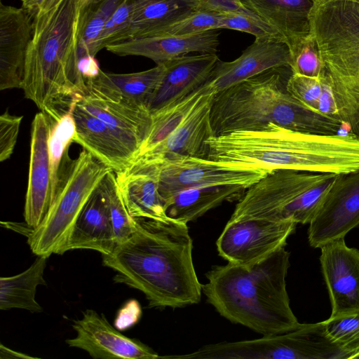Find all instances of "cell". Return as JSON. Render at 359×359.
Returning a JSON list of instances; mask_svg holds the SVG:
<instances>
[{"label":"cell","instance_id":"7c38bea8","mask_svg":"<svg viewBox=\"0 0 359 359\" xmlns=\"http://www.w3.org/2000/svg\"><path fill=\"white\" fill-rule=\"evenodd\" d=\"M309 224L308 240L314 248L359 226V171L337 175Z\"/></svg>","mask_w":359,"mask_h":359},{"label":"cell","instance_id":"836d02e7","mask_svg":"<svg viewBox=\"0 0 359 359\" xmlns=\"http://www.w3.org/2000/svg\"><path fill=\"white\" fill-rule=\"evenodd\" d=\"M337 175L326 176L302 193L283 212L280 220H290L296 224H309L319 208Z\"/></svg>","mask_w":359,"mask_h":359},{"label":"cell","instance_id":"2e32d148","mask_svg":"<svg viewBox=\"0 0 359 359\" xmlns=\"http://www.w3.org/2000/svg\"><path fill=\"white\" fill-rule=\"evenodd\" d=\"M291 54L287 44L277 38L255 39L236 60H220L206 85L217 93L268 69L290 67Z\"/></svg>","mask_w":359,"mask_h":359},{"label":"cell","instance_id":"83f0119b","mask_svg":"<svg viewBox=\"0 0 359 359\" xmlns=\"http://www.w3.org/2000/svg\"><path fill=\"white\" fill-rule=\"evenodd\" d=\"M74 106L57 121H51L48 152L53 203L64 183L72 163L69 159L68 151L70 144L74 142L76 138V125L72 114Z\"/></svg>","mask_w":359,"mask_h":359},{"label":"cell","instance_id":"7dc6e473","mask_svg":"<svg viewBox=\"0 0 359 359\" xmlns=\"http://www.w3.org/2000/svg\"><path fill=\"white\" fill-rule=\"evenodd\" d=\"M351 359H359V351L353 354Z\"/></svg>","mask_w":359,"mask_h":359},{"label":"cell","instance_id":"5b68a950","mask_svg":"<svg viewBox=\"0 0 359 359\" xmlns=\"http://www.w3.org/2000/svg\"><path fill=\"white\" fill-rule=\"evenodd\" d=\"M290 67L264 71L215 94L210 109L212 136L257 129L271 122L302 133L332 135L344 123L294 98L286 84Z\"/></svg>","mask_w":359,"mask_h":359},{"label":"cell","instance_id":"7402d4cb","mask_svg":"<svg viewBox=\"0 0 359 359\" xmlns=\"http://www.w3.org/2000/svg\"><path fill=\"white\" fill-rule=\"evenodd\" d=\"M275 29L290 50L312 34V14L318 0H237Z\"/></svg>","mask_w":359,"mask_h":359},{"label":"cell","instance_id":"cb8c5ba5","mask_svg":"<svg viewBox=\"0 0 359 359\" xmlns=\"http://www.w3.org/2000/svg\"><path fill=\"white\" fill-rule=\"evenodd\" d=\"M116 245L107 206L97 187L79 215L58 255L77 249L93 250L107 255Z\"/></svg>","mask_w":359,"mask_h":359},{"label":"cell","instance_id":"8fae6325","mask_svg":"<svg viewBox=\"0 0 359 359\" xmlns=\"http://www.w3.org/2000/svg\"><path fill=\"white\" fill-rule=\"evenodd\" d=\"M328 173L278 170L248 188L230 217L280 220L284 210L302 193L323 180Z\"/></svg>","mask_w":359,"mask_h":359},{"label":"cell","instance_id":"681fc988","mask_svg":"<svg viewBox=\"0 0 359 359\" xmlns=\"http://www.w3.org/2000/svg\"><path fill=\"white\" fill-rule=\"evenodd\" d=\"M100 1V0H94L91 4H93V3H95V2H97V1Z\"/></svg>","mask_w":359,"mask_h":359},{"label":"cell","instance_id":"60d3db41","mask_svg":"<svg viewBox=\"0 0 359 359\" xmlns=\"http://www.w3.org/2000/svg\"><path fill=\"white\" fill-rule=\"evenodd\" d=\"M196 11L217 13L240 12L255 16L252 13L244 8L237 0H196Z\"/></svg>","mask_w":359,"mask_h":359},{"label":"cell","instance_id":"f546056e","mask_svg":"<svg viewBox=\"0 0 359 359\" xmlns=\"http://www.w3.org/2000/svg\"><path fill=\"white\" fill-rule=\"evenodd\" d=\"M286 88L294 98L310 109L339 118L326 72L319 77L292 73L287 79Z\"/></svg>","mask_w":359,"mask_h":359},{"label":"cell","instance_id":"4316f807","mask_svg":"<svg viewBox=\"0 0 359 359\" xmlns=\"http://www.w3.org/2000/svg\"><path fill=\"white\" fill-rule=\"evenodd\" d=\"M46 257L37 256L25 271L13 276L0 278V309H25L40 313L43 308L36 300V288L46 285L44 271Z\"/></svg>","mask_w":359,"mask_h":359},{"label":"cell","instance_id":"b9f144b4","mask_svg":"<svg viewBox=\"0 0 359 359\" xmlns=\"http://www.w3.org/2000/svg\"><path fill=\"white\" fill-rule=\"evenodd\" d=\"M77 69L85 82L96 78L101 72L95 57L90 55H84L78 59Z\"/></svg>","mask_w":359,"mask_h":359},{"label":"cell","instance_id":"7bdbcfd3","mask_svg":"<svg viewBox=\"0 0 359 359\" xmlns=\"http://www.w3.org/2000/svg\"><path fill=\"white\" fill-rule=\"evenodd\" d=\"M22 7L35 15L49 0H21Z\"/></svg>","mask_w":359,"mask_h":359},{"label":"cell","instance_id":"e0dca14e","mask_svg":"<svg viewBox=\"0 0 359 359\" xmlns=\"http://www.w3.org/2000/svg\"><path fill=\"white\" fill-rule=\"evenodd\" d=\"M34 15L0 3V89L22 88Z\"/></svg>","mask_w":359,"mask_h":359},{"label":"cell","instance_id":"ab89813d","mask_svg":"<svg viewBox=\"0 0 359 359\" xmlns=\"http://www.w3.org/2000/svg\"><path fill=\"white\" fill-rule=\"evenodd\" d=\"M22 116L12 115L8 110L0 116V161L8 159L13 154L20 130Z\"/></svg>","mask_w":359,"mask_h":359},{"label":"cell","instance_id":"f907efd6","mask_svg":"<svg viewBox=\"0 0 359 359\" xmlns=\"http://www.w3.org/2000/svg\"></svg>","mask_w":359,"mask_h":359},{"label":"cell","instance_id":"bcb514c9","mask_svg":"<svg viewBox=\"0 0 359 359\" xmlns=\"http://www.w3.org/2000/svg\"><path fill=\"white\" fill-rule=\"evenodd\" d=\"M94 0H81L83 8L90 4Z\"/></svg>","mask_w":359,"mask_h":359},{"label":"cell","instance_id":"d590c367","mask_svg":"<svg viewBox=\"0 0 359 359\" xmlns=\"http://www.w3.org/2000/svg\"><path fill=\"white\" fill-rule=\"evenodd\" d=\"M325 331L348 359L359 351V313L337 318H329L323 321Z\"/></svg>","mask_w":359,"mask_h":359},{"label":"cell","instance_id":"4fadbf2b","mask_svg":"<svg viewBox=\"0 0 359 359\" xmlns=\"http://www.w3.org/2000/svg\"><path fill=\"white\" fill-rule=\"evenodd\" d=\"M320 249L332 306L330 318L359 313V250L348 247L344 238L329 241Z\"/></svg>","mask_w":359,"mask_h":359},{"label":"cell","instance_id":"e575fe53","mask_svg":"<svg viewBox=\"0 0 359 359\" xmlns=\"http://www.w3.org/2000/svg\"><path fill=\"white\" fill-rule=\"evenodd\" d=\"M290 50V67L293 74L319 77L325 73V65L313 32Z\"/></svg>","mask_w":359,"mask_h":359},{"label":"cell","instance_id":"f6af8a7d","mask_svg":"<svg viewBox=\"0 0 359 359\" xmlns=\"http://www.w3.org/2000/svg\"><path fill=\"white\" fill-rule=\"evenodd\" d=\"M61 1L62 0H49L46 4L44 7L40 11H39L38 13H43V12H46V11L50 10L53 7L57 6Z\"/></svg>","mask_w":359,"mask_h":359},{"label":"cell","instance_id":"6da1fadb","mask_svg":"<svg viewBox=\"0 0 359 359\" xmlns=\"http://www.w3.org/2000/svg\"><path fill=\"white\" fill-rule=\"evenodd\" d=\"M192 252L187 223L139 219L133 234L102 258L116 272L114 281L142 292L149 307L176 309L201 299Z\"/></svg>","mask_w":359,"mask_h":359},{"label":"cell","instance_id":"277c9868","mask_svg":"<svg viewBox=\"0 0 359 359\" xmlns=\"http://www.w3.org/2000/svg\"><path fill=\"white\" fill-rule=\"evenodd\" d=\"M290 252L283 247L249 266L227 263L206 273L202 291L220 316L262 336L300 325L290 305L286 276Z\"/></svg>","mask_w":359,"mask_h":359},{"label":"cell","instance_id":"8d00e7d4","mask_svg":"<svg viewBox=\"0 0 359 359\" xmlns=\"http://www.w3.org/2000/svg\"><path fill=\"white\" fill-rule=\"evenodd\" d=\"M132 13L131 0H125L106 22L93 46L91 55L95 56L107 46L128 39Z\"/></svg>","mask_w":359,"mask_h":359},{"label":"cell","instance_id":"ac0fdd59","mask_svg":"<svg viewBox=\"0 0 359 359\" xmlns=\"http://www.w3.org/2000/svg\"><path fill=\"white\" fill-rule=\"evenodd\" d=\"M215 94L210 89L206 92L165 140L136 156L132 163L154 162L172 154L206 158V142L212 136L210 116Z\"/></svg>","mask_w":359,"mask_h":359},{"label":"cell","instance_id":"f1b7e54d","mask_svg":"<svg viewBox=\"0 0 359 359\" xmlns=\"http://www.w3.org/2000/svg\"><path fill=\"white\" fill-rule=\"evenodd\" d=\"M209 90L205 83L191 94L152 112L150 130L136 156L165 140Z\"/></svg>","mask_w":359,"mask_h":359},{"label":"cell","instance_id":"ba28073f","mask_svg":"<svg viewBox=\"0 0 359 359\" xmlns=\"http://www.w3.org/2000/svg\"><path fill=\"white\" fill-rule=\"evenodd\" d=\"M77 102L114 130L136 157L152 122L147 104L124 95L102 70L96 78L86 81Z\"/></svg>","mask_w":359,"mask_h":359},{"label":"cell","instance_id":"ee69618b","mask_svg":"<svg viewBox=\"0 0 359 359\" xmlns=\"http://www.w3.org/2000/svg\"><path fill=\"white\" fill-rule=\"evenodd\" d=\"M1 358H34L15 351H13L1 344L0 346Z\"/></svg>","mask_w":359,"mask_h":359},{"label":"cell","instance_id":"9c48e42d","mask_svg":"<svg viewBox=\"0 0 359 359\" xmlns=\"http://www.w3.org/2000/svg\"><path fill=\"white\" fill-rule=\"evenodd\" d=\"M153 163L158 167V191L164 203L187 189L238 185L246 189L266 176L264 170L231 165L207 158L172 154Z\"/></svg>","mask_w":359,"mask_h":359},{"label":"cell","instance_id":"7a4b0ae2","mask_svg":"<svg viewBox=\"0 0 359 359\" xmlns=\"http://www.w3.org/2000/svg\"><path fill=\"white\" fill-rule=\"evenodd\" d=\"M207 158L264 170L346 174L359 170V137L296 131L269 122L255 130L212 136Z\"/></svg>","mask_w":359,"mask_h":359},{"label":"cell","instance_id":"30bf717a","mask_svg":"<svg viewBox=\"0 0 359 359\" xmlns=\"http://www.w3.org/2000/svg\"><path fill=\"white\" fill-rule=\"evenodd\" d=\"M297 224L290 220L229 219L216 241L218 254L230 264H254L285 247Z\"/></svg>","mask_w":359,"mask_h":359},{"label":"cell","instance_id":"d6986e66","mask_svg":"<svg viewBox=\"0 0 359 359\" xmlns=\"http://www.w3.org/2000/svg\"><path fill=\"white\" fill-rule=\"evenodd\" d=\"M219 59L216 53L183 55L164 62L163 77L147 106L151 113L203 87Z\"/></svg>","mask_w":359,"mask_h":359},{"label":"cell","instance_id":"74e56055","mask_svg":"<svg viewBox=\"0 0 359 359\" xmlns=\"http://www.w3.org/2000/svg\"><path fill=\"white\" fill-rule=\"evenodd\" d=\"M219 14L212 11H196L152 36H188L217 30L219 29Z\"/></svg>","mask_w":359,"mask_h":359},{"label":"cell","instance_id":"52a82bcc","mask_svg":"<svg viewBox=\"0 0 359 359\" xmlns=\"http://www.w3.org/2000/svg\"><path fill=\"white\" fill-rule=\"evenodd\" d=\"M112 170L83 149L69 172L46 217L26 235L32 252L48 257L59 254L85 205Z\"/></svg>","mask_w":359,"mask_h":359},{"label":"cell","instance_id":"484cf974","mask_svg":"<svg viewBox=\"0 0 359 359\" xmlns=\"http://www.w3.org/2000/svg\"><path fill=\"white\" fill-rule=\"evenodd\" d=\"M130 39L149 36L196 11V0H131Z\"/></svg>","mask_w":359,"mask_h":359},{"label":"cell","instance_id":"3957f363","mask_svg":"<svg viewBox=\"0 0 359 359\" xmlns=\"http://www.w3.org/2000/svg\"><path fill=\"white\" fill-rule=\"evenodd\" d=\"M81 0H62L34 15L22 86L51 121L81 99L86 82L77 69Z\"/></svg>","mask_w":359,"mask_h":359},{"label":"cell","instance_id":"9a60e30c","mask_svg":"<svg viewBox=\"0 0 359 359\" xmlns=\"http://www.w3.org/2000/svg\"><path fill=\"white\" fill-rule=\"evenodd\" d=\"M52 128L43 112L36 114L31 130L28 184L24 208L25 224L29 229L39 226L53 203L48 140Z\"/></svg>","mask_w":359,"mask_h":359},{"label":"cell","instance_id":"603a6c76","mask_svg":"<svg viewBox=\"0 0 359 359\" xmlns=\"http://www.w3.org/2000/svg\"><path fill=\"white\" fill-rule=\"evenodd\" d=\"M76 125L74 143L80 144L114 172L128 168L135 158L118 135L104 121L76 102L72 110Z\"/></svg>","mask_w":359,"mask_h":359},{"label":"cell","instance_id":"c3c4849f","mask_svg":"<svg viewBox=\"0 0 359 359\" xmlns=\"http://www.w3.org/2000/svg\"><path fill=\"white\" fill-rule=\"evenodd\" d=\"M342 1H351V2H355L357 4H359V0H342Z\"/></svg>","mask_w":359,"mask_h":359},{"label":"cell","instance_id":"d6a6232c","mask_svg":"<svg viewBox=\"0 0 359 359\" xmlns=\"http://www.w3.org/2000/svg\"><path fill=\"white\" fill-rule=\"evenodd\" d=\"M163 63L135 73H107L112 82L130 99L147 104L158 87L164 73Z\"/></svg>","mask_w":359,"mask_h":359},{"label":"cell","instance_id":"8992f818","mask_svg":"<svg viewBox=\"0 0 359 359\" xmlns=\"http://www.w3.org/2000/svg\"><path fill=\"white\" fill-rule=\"evenodd\" d=\"M311 22L336 102L359 112V4L318 0Z\"/></svg>","mask_w":359,"mask_h":359},{"label":"cell","instance_id":"d4e9b609","mask_svg":"<svg viewBox=\"0 0 359 359\" xmlns=\"http://www.w3.org/2000/svg\"><path fill=\"white\" fill-rule=\"evenodd\" d=\"M247 189L238 185H206L184 189L165 202L167 215L188 224L224 201L240 199Z\"/></svg>","mask_w":359,"mask_h":359},{"label":"cell","instance_id":"1f68e13d","mask_svg":"<svg viewBox=\"0 0 359 359\" xmlns=\"http://www.w3.org/2000/svg\"><path fill=\"white\" fill-rule=\"evenodd\" d=\"M124 1L100 0L83 8L80 24L78 59L84 55H91L93 46L106 22Z\"/></svg>","mask_w":359,"mask_h":359},{"label":"cell","instance_id":"44dd1931","mask_svg":"<svg viewBox=\"0 0 359 359\" xmlns=\"http://www.w3.org/2000/svg\"><path fill=\"white\" fill-rule=\"evenodd\" d=\"M115 174L126 208L133 217L160 221L170 218L158 191L156 164L133 162Z\"/></svg>","mask_w":359,"mask_h":359},{"label":"cell","instance_id":"f35d334b","mask_svg":"<svg viewBox=\"0 0 359 359\" xmlns=\"http://www.w3.org/2000/svg\"><path fill=\"white\" fill-rule=\"evenodd\" d=\"M219 29L246 32L253 35L255 39L277 38L284 41L269 25L253 15L240 12L219 13Z\"/></svg>","mask_w":359,"mask_h":359},{"label":"cell","instance_id":"ffe728a7","mask_svg":"<svg viewBox=\"0 0 359 359\" xmlns=\"http://www.w3.org/2000/svg\"><path fill=\"white\" fill-rule=\"evenodd\" d=\"M218 36L216 30L188 36H150L130 39L106 49L119 56H143L158 65L190 53H216Z\"/></svg>","mask_w":359,"mask_h":359},{"label":"cell","instance_id":"5bb4252c","mask_svg":"<svg viewBox=\"0 0 359 359\" xmlns=\"http://www.w3.org/2000/svg\"><path fill=\"white\" fill-rule=\"evenodd\" d=\"M76 335L65 341L69 347L86 351L95 359H156L160 356L141 341L116 330L105 316L93 309L74 320Z\"/></svg>","mask_w":359,"mask_h":359},{"label":"cell","instance_id":"4dcf8cb0","mask_svg":"<svg viewBox=\"0 0 359 359\" xmlns=\"http://www.w3.org/2000/svg\"><path fill=\"white\" fill-rule=\"evenodd\" d=\"M98 187L107 204L116 242L118 245L136 231L137 219L130 215L126 208L114 171H109Z\"/></svg>","mask_w":359,"mask_h":359}]
</instances>
